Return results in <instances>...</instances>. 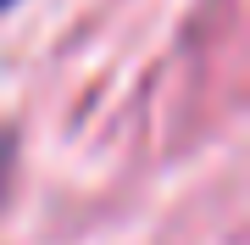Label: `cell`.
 Listing matches in <instances>:
<instances>
[{
    "label": "cell",
    "instance_id": "cell-2",
    "mask_svg": "<svg viewBox=\"0 0 250 245\" xmlns=\"http://www.w3.org/2000/svg\"><path fill=\"white\" fill-rule=\"evenodd\" d=\"M0 6H11V0H0Z\"/></svg>",
    "mask_w": 250,
    "mask_h": 245
},
{
    "label": "cell",
    "instance_id": "cell-1",
    "mask_svg": "<svg viewBox=\"0 0 250 245\" xmlns=\"http://www.w3.org/2000/svg\"><path fill=\"white\" fill-rule=\"evenodd\" d=\"M11 173H17V134H11V128H0V195H6Z\"/></svg>",
    "mask_w": 250,
    "mask_h": 245
}]
</instances>
